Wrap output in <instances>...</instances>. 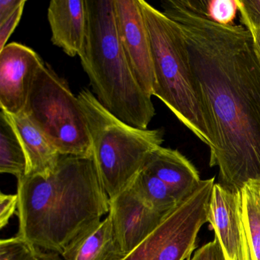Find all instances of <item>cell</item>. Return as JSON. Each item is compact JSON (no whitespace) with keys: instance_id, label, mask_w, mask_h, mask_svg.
Segmentation results:
<instances>
[{"instance_id":"1","label":"cell","mask_w":260,"mask_h":260,"mask_svg":"<svg viewBox=\"0 0 260 260\" xmlns=\"http://www.w3.org/2000/svg\"><path fill=\"white\" fill-rule=\"evenodd\" d=\"M162 13L185 39L212 139L210 167L219 183L241 191L260 179V62L250 31L219 25L205 0H167Z\"/></svg>"},{"instance_id":"2","label":"cell","mask_w":260,"mask_h":260,"mask_svg":"<svg viewBox=\"0 0 260 260\" xmlns=\"http://www.w3.org/2000/svg\"><path fill=\"white\" fill-rule=\"evenodd\" d=\"M17 180V235L42 250L63 255L109 214L110 199L92 156L61 155L48 177Z\"/></svg>"},{"instance_id":"3","label":"cell","mask_w":260,"mask_h":260,"mask_svg":"<svg viewBox=\"0 0 260 260\" xmlns=\"http://www.w3.org/2000/svg\"><path fill=\"white\" fill-rule=\"evenodd\" d=\"M87 30L80 57L100 103L126 124L147 129L155 116L151 96L137 81L118 39L115 0H85Z\"/></svg>"},{"instance_id":"4","label":"cell","mask_w":260,"mask_h":260,"mask_svg":"<svg viewBox=\"0 0 260 260\" xmlns=\"http://www.w3.org/2000/svg\"><path fill=\"white\" fill-rule=\"evenodd\" d=\"M148 30L154 71V96L211 148L212 139L190 63L186 43L176 22L139 0Z\"/></svg>"},{"instance_id":"5","label":"cell","mask_w":260,"mask_h":260,"mask_svg":"<svg viewBox=\"0 0 260 260\" xmlns=\"http://www.w3.org/2000/svg\"><path fill=\"white\" fill-rule=\"evenodd\" d=\"M77 97L86 116L99 176L109 199H113L132 185L151 153L162 147L164 129L126 124L88 89H82Z\"/></svg>"},{"instance_id":"6","label":"cell","mask_w":260,"mask_h":260,"mask_svg":"<svg viewBox=\"0 0 260 260\" xmlns=\"http://www.w3.org/2000/svg\"><path fill=\"white\" fill-rule=\"evenodd\" d=\"M24 112L60 154L92 156L89 128L78 97L45 63L38 71Z\"/></svg>"},{"instance_id":"7","label":"cell","mask_w":260,"mask_h":260,"mask_svg":"<svg viewBox=\"0 0 260 260\" xmlns=\"http://www.w3.org/2000/svg\"><path fill=\"white\" fill-rule=\"evenodd\" d=\"M214 178L202 180L161 224L122 260H185L196 246L198 234L208 221Z\"/></svg>"},{"instance_id":"8","label":"cell","mask_w":260,"mask_h":260,"mask_svg":"<svg viewBox=\"0 0 260 260\" xmlns=\"http://www.w3.org/2000/svg\"><path fill=\"white\" fill-rule=\"evenodd\" d=\"M118 39L131 69L146 93L156 88L151 45L139 0H115Z\"/></svg>"},{"instance_id":"9","label":"cell","mask_w":260,"mask_h":260,"mask_svg":"<svg viewBox=\"0 0 260 260\" xmlns=\"http://www.w3.org/2000/svg\"><path fill=\"white\" fill-rule=\"evenodd\" d=\"M45 63L22 44H7L0 51V107L6 113L24 112L38 71Z\"/></svg>"},{"instance_id":"10","label":"cell","mask_w":260,"mask_h":260,"mask_svg":"<svg viewBox=\"0 0 260 260\" xmlns=\"http://www.w3.org/2000/svg\"><path fill=\"white\" fill-rule=\"evenodd\" d=\"M170 214H162L147 208L127 188L110 199L108 215L112 220L117 240L123 252L127 255L143 243Z\"/></svg>"},{"instance_id":"11","label":"cell","mask_w":260,"mask_h":260,"mask_svg":"<svg viewBox=\"0 0 260 260\" xmlns=\"http://www.w3.org/2000/svg\"><path fill=\"white\" fill-rule=\"evenodd\" d=\"M208 222L221 246L225 260H237L243 233L241 191L214 183Z\"/></svg>"},{"instance_id":"12","label":"cell","mask_w":260,"mask_h":260,"mask_svg":"<svg viewBox=\"0 0 260 260\" xmlns=\"http://www.w3.org/2000/svg\"><path fill=\"white\" fill-rule=\"evenodd\" d=\"M48 19L51 42L70 57L80 55L87 30L85 0H52L48 6Z\"/></svg>"},{"instance_id":"13","label":"cell","mask_w":260,"mask_h":260,"mask_svg":"<svg viewBox=\"0 0 260 260\" xmlns=\"http://www.w3.org/2000/svg\"><path fill=\"white\" fill-rule=\"evenodd\" d=\"M144 169L162 181L181 202L189 197L202 181L194 166L173 149H156Z\"/></svg>"},{"instance_id":"14","label":"cell","mask_w":260,"mask_h":260,"mask_svg":"<svg viewBox=\"0 0 260 260\" xmlns=\"http://www.w3.org/2000/svg\"><path fill=\"white\" fill-rule=\"evenodd\" d=\"M5 114L26 153V176H41L45 178L51 176L57 168L61 154L25 112L13 115L6 112Z\"/></svg>"},{"instance_id":"15","label":"cell","mask_w":260,"mask_h":260,"mask_svg":"<svg viewBox=\"0 0 260 260\" xmlns=\"http://www.w3.org/2000/svg\"><path fill=\"white\" fill-rule=\"evenodd\" d=\"M62 256L65 260H122L123 252L109 215L73 244Z\"/></svg>"},{"instance_id":"16","label":"cell","mask_w":260,"mask_h":260,"mask_svg":"<svg viewBox=\"0 0 260 260\" xmlns=\"http://www.w3.org/2000/svg\"><path fill=\"white\" fill-rule=\"evenodd\" d=\"M128 188L147 208L162 214H170L181 203L162 181L144 169Z\"/></svg>"},{"instance_id":"17","label":"cell","mask_w":260,"mask_h":260,"mask_svg":"<svg viewBox=\"0 0 260 260\" xmlns=\"http://www.w3.org/2000/svg\"><path fill=\"white\" fill-rule=\"evenodd\" d=\"M28 159L19 136L5 112H0V173L17 179L26 176Z\"/></svg>"},{"instance_id":"18","label":"cell","mask_w":260,"mask_h":260,"mask_svg":"<svg viewBox=\"0 0 260 260\" xmlns=\"http://www.w3.org/2000/svg\"><path fill=\"white\" fill-rule=\"evenodd\" d=\"M242 221L252 260H260V179H252L241 189Z\"/></svg>"},{"instance_id":"19","label":"cell","mask_w":260,"mask_h":260,"mask_svg":"<svg viewBox=\"0 0 260 260\" xmlns=\"http://www.w3.org/2000/svg\"><path fill=\"white\" fill-rule=\"evenodd\" d=\"M205 12L213 22L219 25H234L239 12L237 0H205Z\"/></svg>"},{"instance_id":"20","label":"cell","mask_w":260,"mask_h":260,"mask_svg":"<svg viewBox=\"0 0 260 260\" xmlns=\"http://www.w3.org/2000/svg\"><path fill=\"white\" fill-rule=\"evenodd\" d=\"M36 246L17 235L0 241V260H31Z\"/></svg>"},{"instance_id":"21","label":"cell","mask_w":260,"mask_h":260,"mask_svg":"<svg viewBox=\"0 0 260 260\" xmlns=\"http://www.w3.org/2000/svg\"><path fill=\"white\" fill-rule=\"evenodd\" d=\"M240 22L246 28L260 30V0H237Z\"/></svg>"},{"instance_id":"22","label":"cell","mask_w":260,"mask_h":260,"mask_svg":"<svg viewBox=\"0 0 260 260\" xmlns=\"http://www.w3.org/2000/svg\"><path fill=\"white\" fill-rule=\"evenodd\" d=\"M25 4L26 1H25L10 17L7 18L4 22H0V51H2L5 48L9 39L19 25L23 14Z\"/></svg>"},{"instance_id":"23","label":"cell","mask_w":260,"mask_h":260,"mask_svg":"<svg viewBox=\"0 0 260 260\" xmlns=\"http://www.w3.org/2000/svg\"><path fill=\"white\" fill-rule=\"evenodd\" d=\"M17 194H7L1 192L0 194V228L7 226L15 214H17Z\"/></svg>"},{"instance_id":"24","label":"cell","mask_w":260,"mask_h":260,"mask_svg":"<svg viewBox=\"0 0 260 260\" xmlns=\"http://www.w3.org/2000/svg\"><path fill=\"white\" fill-rule=\"evenodd\" d=\"M187 260H225V257L218 240L214 237L213 241L204 245L196 251L192 258Z\"/></svg>"},{"instance_id":"25","label":"cell","mask_w":260,"mask_h":260,"mask_svg":"<svg viewBox=\"0 0 260 260\" xmlns=\"http://www.w3.org/2000/svg\"><path fill=\"white\" fill-rule=\"evenodd\" d=\"M25 0H0V22L10 17Z\"/></svg>"},{"instance_id":"26","label":"cell","mask_w":260,"mask_h":260,"mask_svg":"<svg viewBox=\"0 0 260 260\" xmlns=\"http://www.w3.org/2000/svg\"><path fill=\"white\" fill-rule=\"evenodd\" d=\"M31 260H62L60 255L55 252L49 251L42 250L39 248L36 247L34 255Z\"/></svg>"},{"instance_id":"27","label":"cell","mask_w":260,"mask_h":260,"mask_svg":"<svg viewBox=\"0 0 260 260\" xmlns=\"http://www.w3.org/2000/svg\"><path fill=\"white\" fill-rule=\"evenodd\" d=\"M247 29H249L252 34L255 53L260 62V30L254 29V28H247Z\"/></svg>"}]
</instances>
